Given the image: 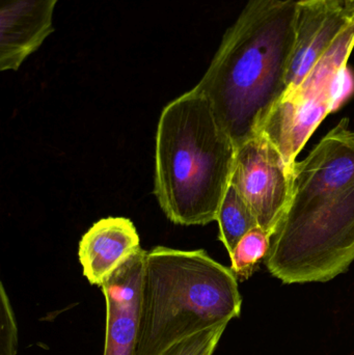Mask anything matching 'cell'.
I'll use <instances>...</instances> for the list:
<instances>
[{"mask_svg":"<svg viewBox=\"0 0 354 355\" xmlns=\"http://www.w3.org/2000/svg\"><path fill=\"white\" fill-rule=\"evenodd\" d=\"M354 261V131L342 119L295 162L288 204L265 258L283 284L326 283Z\"/></svg>","mask_w":354,"mask_h":355,"instance_id":"1","label":"cell"},{"mask_svg":"<svg viewBox=\"0 0 354 355\" xmlns=\"http://www.w3.org/2000/svg\"><path fill=\"white\" fill-rule=\"evenodd\" d=\"M295 12V0H249L193 87L236 148L261 132L286 92Z\"/></svg>","mask_w":354,"mask_h":355,"instance_id":"2","label":"cell"},{"mask_svg":"<svg viewBox=\"0 0 354 355\" xmlns=\"http://www.w3.org/2000/svg\"><path fill=\"white\" fill-rule=\"evenodd\" d=\"M236 147L205 96L195 89L162 110L156 133L154 193L182 225L216 220L230 185Z\"/></svg>","mask_w":354,"mask_h":355,"instance_id":"3","label":"cell"},{"mask_svg":"<svg viewBox=\"0 0 354 355\" xmlns=\"http://www.w3.org/2000/svg\"><path fill=\"white\" fill-rule=\"evenodd\" d=\"M231 268L205 250L157 246L148 252L135 355H162L179 342L240 316Z\"/></svg>","mask_w":354,"mask_h":355,"instance_id":"4","label":"cell"},{"mask_svg":"<svg viewBox=\"0 0 354 355\" xmlns=\"http://www.w3.org/2000/svg\"><path fill=\"white\" fill-rule=\"evenodd\" d=\"M353 48L354 35L326 56L295 91L285 94L268 116L261 132L280 150L291 170L310 137L334 112L337 83Z\"/></svg>","mask_w":354,"mask_h":355,"instance_id":"5","label":"cell"},{"mask_svg":"<svg viewBox=\"0 0 354 355\" xmlns=\"http://www.w3.org/2000/svg\"><path fill=\"white\" fill-rule=\"evenodd\" d=\"M291 183L292 170L263 132L236 148L230 184L269 237L288 204Z\"/></svg>","mask_w":354,"mask_h":355,"instance_id":"6","label":"cell"},{"mask_svg":"<svg viewBox=\"0 0 354 355\" xmlns=\"http://www.w3.org/2000/svg\"><path fill=\"white\" fill-rule=\"evenodd\" d=\"M353 35L354 20L345 0H297L294 47L285 94L295 91L326 56Z\"/></svg>","mask_w":354,"mask_h":355,"instance_id":"7","label":"cell"},{"mask_svg":"<svg viewBox=\"0 0 354 355\" xmlns=\"http://www.w3.org/2000/svg\"><path fill=\"white\" fill-rule=\"evenodd\" d=\"M147 254L141 248L102 284L106 304L103 355L136 352Z\"/></svg>","mask_w":354,"mask_h":355,"instance_id":"8","label":"cell"},{"mask_svg":"<svg viewBox=\"0 0 354 355\" xmlns=\"http://www.w3.org/2000/svg\"><path fill=\"white\" fill-rule=\"evenodd\" d=\"M60 0H0V70L18 71L54 33Z\"/></svg>","mask_w":354,"mask_h":355,"instance_id":"9","label":"cell"},{"mask_svg":"<svg viewBox=\"0 0 354 355\" xmlns=\"http://www.w3.org/2000/svg\"><path fill=\"white\" fill-rule=\"evenodd\" d=\"M141 248L136 227L125 217H107L91 225L79 242L83 275L99 286Z\"/></svg>","mask_w":354,"mask_h":355,"instance_id":"10","label":"cell"},{"mask_svg":"<svg viewBox=\"0 0 354 355\" xmlns=\"http://www.w3.org/2000/svg\"><path fill=\"white\" fill-rule=\"evenodd\" d=\"M216 220L220 225V240L229 254L249 231L259 227L255 215L231 184L218 209Z\"/></svg>","mask_w":354,"mask_h":355,"instance_id":"11","label":"cell"},{"mask_svg":"<svg viewBox=\"0 0 354 355\" xmlns=\"http://www.w3.org/2000/svg\"><path fill=\"white\" fill-rule=\"evenodd\" d=\"M269 250V236L259 227L249 231L230 254L231 270L238 281H247L255 272Z\"/></svg>","mask_w":354,"mask_h":355,"instance_id":"12","label":"cell"},{"mask_svg":"<svg viewBox=\"0 0 354 355\" xmlns=\"http://www.w3.org/2000/svg\"><path fill=\"white\" fill-rule=\"evenodd\" d=\"M228 325H220L187 338L162 355H213Z\"/></svg>","mask_w":354,"mask_h":355,"instance_id":"13","label":"cell"},{"mask_svg":"<svg viewBox=\"0 0 354 355\" xmlns=\"http://www.w3.org/2000/svg\"><path fill=\"white\" fill-rule=\"evenodd\" d=\"M18 354L16 315L3 285L0 286V355Z\"/></svg>","mask_w":354,"mask_h":355,"instance_id":"14","label":"cell"},{"mask_svg":"<svg viewBox=\"0 0 354 355\" xmlns=\"http://www.w3.org/2000/svg\"><path fill=\"white\" fill-rule=\"evenodd\" d=\"M345 2H346L348 8H351V6H354V0H345Z\"/></svg>","mask_w":354,"mask_h":355,"instance_id":"15","label":"cell"},{"mask_svg":"<svg viewBox=\"0 0 354 355\" xmlns=\"http://www.w3.org/2000/svg\"><path fill=\"white\" fill-rule=\"evenodd\" d=\"M349 14H351V18L354 20V6L349 8Z\"/></svg>","mask_w":354,"mask_h":355,"instance_id":"16","label":"cell"}]
</instances>
